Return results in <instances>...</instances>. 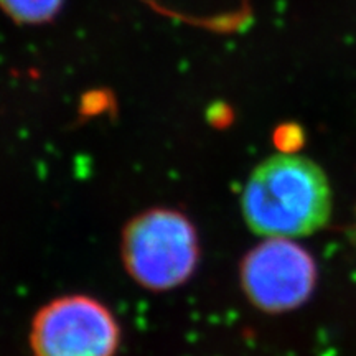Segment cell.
<instances>
[{
  "instance_id": "3",
  "label": "cell",
  "mask_w": 356,
  "mask_h": 356,
  "mask_svg": "<svg viewBox=\"0 0 356 356\" xmlns=\"http://www.w3.org/2000/svg\"><path fill=\"white\" fill-rule=\"evenodd\" d=\"M121 330L114 315L88 296H65L37 312L30 328L35 356H114Z\"/></svg>"
},
{
  "instance_id": "5",
  "label": "cell",
  "mask_w": 356,
  "mask_h": 356,
  "mask_svg": "<svg viewBox=\"0 0 356 356\" xmlns=\"http://www.w3.org/2000/svg\"><path fill=\"white\" fill-rule=\"evenodd\" d=\"M63 0H0L8 15L22 24H40L50 20Z\"/></svg>"
},
{
  "instance_id": "4",
  "label": "cell",
  "mask_w": 356,
  "mask_h": 356,
  "mask_svg": "<svg viewBox=\"0 0 356 356\" xmlns=\"http://www.w3.org/2000/svg\"><path fill=\"white\" fill-rule=\"evenodd\" d=\"M239 282L248 300L266 314L304 305L315 291L317 264L289 238H267L243 257Z\"/></svg>"
},
{
  "instance_id": "2",
  "label": "cell",
  "mask_w": 356,
  "mask_h": 356,
  "mask_svg": "<svg viewBox=\"0 0 356 356\" xmlns=\"http://www.w3.org/2000/svg\"><path fill=\"white\" fill-rule=\"evenodd\" d=\"M121 259L131 279L147 291L184 286L200 261L197 228L172 208L142 211L122 229Z\"/></svg>"
},
{
  "instance_id": "1",
  "label": "cell",
  "mask_w": 356,
  "mask_h": 356,
  "mask_svg": "<svg viewBox=\"0 0 356 356\" xmlns=\"http://www.w3.org/2000/svg\"><path fill=\"white\" fill-rule=\"evenodd\" d=\"M241 211L248 228L264 238L314 234L330 220V181L314 160L292 152L273 155L249 175Z\"/></svg>"
}]
</instances>
